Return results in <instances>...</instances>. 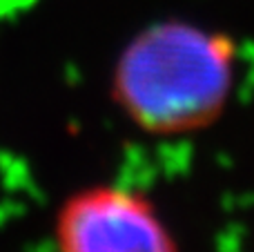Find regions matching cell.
Listing matches in <instances>:
<instances>
[{
	"label": "cell",
	"instance_id": "obj_1",
	"mask_svg": "<svg viewBox=\"0 0 254 252\" xmlns=\"http://www.w3.org/2000/svg\"><path fill=\"white\" fill-rule=\"evenodd\" d=\"M239 78L237 43L188 20L136 31L110 74V98L145 136L185 138L223 119Z\"/></svg>",
	"mask_w": 254,
	"mask_h": 252
},
{
	"label": "cell",
	"instance_id": "obj_2",
	"mask_svg": "<svg viewBox=\"0 0 254 252\" xmlns=\"http://www.w3.org/2000/svg\"><path fill=\"white\" fill-rule=\"evenodd\" d=\"M52 237L54 252H181L158 205L123 183L69 192L56 210Z\"/></svg>",
	"mask_w": 254,
	"mask_h": 252
},
{
	"label": "cell",
	"instance_id": "obj_3",
	"mask_svg": "<svg viewBox=\"0 0 254 252\" xmlns=\"http://www.w3.org/2000/svg\"><path fill=\"white\" fill-rule=\"evenodd\" d=\"M13 2H18V0H0V11H2V9H7V7H11Z\"/></svg>",
	"mask_w": 254,
	"mask_h": 252
}]
</instances>
